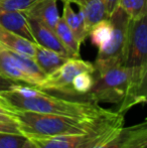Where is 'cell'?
Returning <instances> with one entry per match:
<instances>
[{
  "label": "cell",
  "instance_id": "obj_20",
  "mask_svg": "<svg viewBox=\"0 0 147 148\" xmlns=\"http://www.w3.org/2000/svg\"><path fill=\"white\" fill-rule=\"evenodd\" d=\"M119 6L126 12L129 19H137L147 15L146 0H120Z\"/></svg>",
  "mask_w": 147,
  "mask_h": 148
},
{
  "label": "cell",
  "instance_id": "obj_24",
  "mask_svg": "<svg viewBox=\"0 0 147 148\" xmlns=\"http://www.w3.org/2000/svg\"><path fill=\"white\" fill-rule=\"evenodd\" d=\"M106 11L108 13V16H110L118 7H119L120 0H104Z\"/></svg>",
  "mask_w": 147,
  "mask_h": 148
},
{
  "label": "cell",
  "instance_id": "obj_18",
  "mask_svg": "<svg viewBox=\"0 0 147 148\" xmlns=\"http://www.w3.org/2000/svg\"><path fill=\"white\" fill-rule=\"evenodd\" d=\"M112 34V24L109 19H104L95 24L89 31L91 42L98 49H101L109 41Z\"/></svg>",
  "mask_w": 147,
  "mask_h": 148
},
{
  "label": "cell",
  "instance_id": "obj_11",
  "mask_svg": "<svg viewBox=\"0 0 147 148\" xmlns=\"http://www.w3.org/2000/svg\"><path fill=\"white\" fill-rule=\"evenodd\" d=\"M0 25L27 39L30 42L36 43L27 18L22 12L0 10Z\"/></svg>",
  "mask_w": 147,
  "mask_h": 148
},
{
  "label": "cell",
  "instance_id": "obj_1",
  "mask_svg": "<svg viewBox=\"0 0 147 148\" xmlns=\"http://www.w3.org/2000/svg\"><path fill=\"white\" fill-rule=\"evenodd\" d=\"M0 102L8 109L95 120L111 117L116 113L94 102L57 97L23 84H16L12 89L0 92Z\"/></svg>",
  "mask_w": 147,
  "mask_h": 148
},
{
  "label": "cell",
  "instance_id": "obj_12",
  "mask_svg": "<svg viewBox=\"0 0 147 148\" xmlns=\"http://www.w3.org/2000/svg\"><path fill=\"white\" fill-rule=\"evenodd\" d=\"M70 3H76L79 6L89 31L95 24L109 17L104 0H71Z\"/></svg>",
  "mask_w": 147,
  "mask_h": 148
},
{
  "label": "cell",
  "instance_id": "obj_2",
  "mask_svg": "<svg viewBox=\"0 0 147 148\" xmlns=\"http://www.w3.org/2000/svg\"><path fill=\"white\" fill-rule=\"evenodd\" d=\"M94 85L84 100L97 104H116V111L122 114L146 102L147 68L115 66L94 72Z\"/></svg>",
  "mask_w": 147,
  "mask_h": 148
},
{
  "label": "cell",
  "instance_id": "obj_28",
  "mask_svg": "<svg viewBox=\"0 0 147 148\" xmlns=\"http://www.w3.org/2000/svg\"><path fill=\"white\" fill-rule=\"evenodd\" d=\"M136 148H147V144H145V145H141V146H138V147H136Z\"/></svg>",
  "mask_w": 147,
  "mask_h": 148
},
{
  "label": "cell",
  "instance_id": "obj_4",
  "mask_svg": "<svg viewBox=\"0 0 147 148\" xmlns=\"http://www.w3.org/2000/svg\"><path fill=\"white\" fill-rule=\"evenodd\" d=\"M124 115L117 113L105 119L93 130L82 134L62 135L47 138H28L37 148H100L124 126Z\"/></svg>",
  "mask_w": 147,
  "mask_h": 148
},
{
  "label": "cell",
  "instance_id": "obj_15",
  "mask_svg": "<svg viewBox=\"0 0 147 148\" xmlns=\"http://www.w3.org/2000/svg\"><path fill=\"white\" fill-rule=\"evenodd\" d=\"M0 45L10 51H16L34 59V51H36L34 43L30 42L29 40L12 31L6 29L2 25H0Z\"/></svg>",
  "mask_w": 147,
  "mask_h": 148
},
{
  "label": "cell",
  "instance_id": "obj_25",
  "mask_svg": "<svg viewBox=\"0 0 147 148\" xmlns=\"http://www.w3.org/2000/svg\"><path fill=\"white\" fill-rule=\"evenodd\" d=\"M16 84H18V83H15L13 81H10L8 79H5L0 76V92L12 89V87L15 86Z\"/></svg>",
  "mask_w": 147,
  "mask_h": 148
},
{
  "label": "cell",
  "instance_id": "obj_10",
  "mask_svg": "<svg viewBox=\"0 0 147 148\" xmlns=\"http://www.w3.org/2000/svg\"><path fill=\"white\" fill-rule=\"evenodd\" d=\"M22 13L26 17L36 19L53 30L61 17L57 9V0H37Z\"/></svg>",
  "mask_w": 147,
  "mask_h": 148
},
{
  "label": "cell",
  "instance_id": "obj_19",
  "mask_svg": "<svg viewBox=\"0 0 147 148\" xmlns=\"http://www.w3.org/2000/svg\"><path fill=\"white\" fill-rule=\"evenodd\" d=\"M94 73L84 72L79 74L74 79L71 87V97L83 98L90 92L94 85Z\"/></svg>",
  "mask_w": 147,
  "mask_h": 148
},
{
  "label": "cell",
  "instance_id": "obj_17",
  "mask_svg": "<svg viewBox=\"0 0 147 148\" xmlns=\"http://www.w3.org/2000/svg\"><path fill=\"white\" fill-rule=\"evenodd\" d=\"M55 32L57 33V37L64 47L69 51L71 56L73 58H80V47L81 43L78 41V39L75 37L74 33L70 29L68 24L64 20L63 17H59L57 24L55 26Z\"/></svg>",
  "mask_w": 147,
  "mask_h": 148
},
{
  "label": "cell",
  "instance_id": "obj_8",
  "mask_svg": "<svg viewBox=\"0 0 147 148\" xmlns=\"http://www.w3.org/2000/svg\"><path fill=\"white\" fill-rule=\"evenodd\" d=\"M145 144H147V124L144 121L133 126H122L117 134L100 148H136Z\"/></svg>",
  "mask_w": 147,
  "mask_h": 148
},
{
  "label": "cell",
  "instance_id": "obj_5",
  "mask_svg": "<svg viewBox=\"0 0 147 148\" xmlns=\"http://www.w3.org/2000/svg\"><path fill=\"white\" fill-rule=\"evenodd\" d=\"M108 19L112 24V34L108 42L99 49L93 64L95 72H102L115 66H124L125 62L129 17L119 6Z\"/></svg>",
  "mask_w": 147,
  "mask_h": 148
},
{
  "label": "cell",
  "instance_id": "obj_21",
  "mask_svg": "<svg viewBox=\"0 0 147 148\" xmlns=\"http://www.w3.org/2000/svg\"><path fill=\"white\" fill-rule=\"evenodd\" d=\"M25 140L22 134L0 132V148H21Z\"/></svg>",
  "mask_w": 147,
  "mask_h": 148
},
{
  "label": "cell",
  "instance_id": "obj_22",
  "mask_svg": "<svg viewBox=\"0 0 147 148\" xmlns=\"http://www.w3.org/2000/svg\"><path fill=\"white\" fill-rule=\"evenodd\" d=\"M37 0H0V10L23 12Z\"/></svg>",
  "mask_w": 147,
  "mask_h": 148
},
{
  "label": "cell",
  "instance_id": "obj_7",
  "mask_svg": "<svg viewBox=\"0 0 147 148\" xmlns=\"http://www.w3.org/2000/svg\"><path fill=\"white\" fill-rule=\"evenodd\" d=\"M124 66L147 68V15L129 19Z\"/></svg>",
  "mask_w": 147,
  "mask_h": 148
},
{
  "label": "cell",
  "instance_id": "obj_27",
  "mask_svg": "<svg viewBox=\"0 0 147 148\" xmlns=\"http://www.w3.org/2000/svg\"><path fill=\"white\" fill-rule=\"evenodd\" d=\"M0 115H9V109L0 102Z\"/></svg>",
  "mask_w": 147,
  "mask_h": 148
},
{
  "label": "cell",
  "instance_id": "obj_13",
  "mask_svg": "<svg viewBox=\"0 0 147 148\" xmlns=\"http://www.w3.org/2000/svg\"><path fill=\"white\" fill-rule=\"evenodd\" d=\"M0 76L18 84L34 87V83L11 58L8 51L0 45Z\"/></svg>",
  "mask_w": 147,
  "mask_h": 148
},
{
  "label": "cell",
  "instance_id": "obj_26",
  "mask_svg": "<svg viewBox=\"0 0 147 148\" xmlns=\"http://www.w3.org/2000/svg\"><path fill=\"white\" fill-rule=\"evenodd\" d=\"M21 148H37V147L36 146V144H34V143L32 142L30 139L26 138L25 142L23 143V145H22Z\"/></svg>",
  "mask_w": 147,
  "mask_h": 148
},
{
  "label": "cell",
  "instance_id": "obj_23",
  "mask_svg": "<svg viewBox=\"0 0 147 148\" xmlns=\"http://www.w3.org/2000/svg\"><path fill=\"white\" fill-rule=\"evenodd\" d=\"M0 132L21 134L10 114L9 115H0Z\"/></svg>",
  "mask_w": 147,
  "mask_h": 148
},
{
  "label": "cell",
  "instance_id": "obj_14",
  "mask_svg": "<svg viewBox=\"0 0 147 148\" xmlns=\"http://www.w3.org/2000/svg\"><path fill=\"white\" fill-rule=\"evenodd\" d=\"M34 47H36V51H34V60L46 76L57 71L62 64H64L70 59L57 51L41 47L37 43H34Z\"/></svg>",
  "mask_w": 147,
  "mask_h": 148
},
{
  "label": "cell",
  "instance_id": "obj_3",
  "mask_svg": "<svg viewBox=\"0 0 147 148\" xmlns=\"http://www.w3.org/2000/svg\"><path fill=\"white\" fill-rule=\"evenodd\" d=\"M9 114L17 125L19 132L26 138H47L82 134L93 130L105 119L110 118L95 120L13 109H9Z\"/></svg>",
  "mask_w": 147,
  "mask_h": 148
},
{
  "label": "cell",
  "instance_id": "obj_9",
  "mask_svg": "<svg viewBox=\"0 0 147 148\" xmlns=\"http://www.w3.org/2000/svg\"><path fill=\"white\" fill-rule=\"evenodd\" d=\"M26 18H27L28 24H29L30 29H31V32L34 34L36 43L41 45V47H46L49 49H51L53 51H57V53H61V55L65 56L67 58H70V59L73 58L71 53H69V51L64 47V45L57 37L55 30L36 19L28 17Z\"/></svg>",
  "mask_w": 147,
  "mask_h": 148
},
{
  "label": "cell",
  "instance_id": "obj_6",
  "mask_svg": "<svg viewBox=\"0 0 147 148\" xmlns=\"http://www.w3.org/2000/svg\"><path fill=\"white\" fill-rule=\"evenodd\" d=\"M84 72L94 73V64L80 58H72L62 64L57 71L47 75L36 88L44 92H57L63 95L71 96V87L74 79Z\"/></svg>",
  "mask_w": 147,
  "mask_h": 148
},
{
  "label": "cell",
  "instance_id": "obj_16",
  "mask_svg": "<svg viewBox=\"0 0 147 148\" xmlns=\"http://www.w3.org/2000/svg\"><path fill=\"white\" fill-rule=\"evenodd\" d=\"M63 18L79 42H84L89 35V30L82 12L80 10L79 12H75L70 2H64Z\"/></svg>",
  "mask_w": 147,
  "mask_h": 148
}]
</instances>
